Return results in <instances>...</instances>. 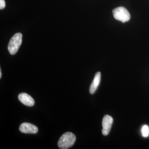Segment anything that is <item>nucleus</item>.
I'll return each instance as SVG.
<instances>
[{"instance_id": "1", "label": "nucleus", "mask_w": 149, "mask_h": 149, "mask_svg": "<svg viewBox=\"0 0 149 149\" xmlns=\"http://www.w3.org/2000/svg\"><path fill=\"white\" fill-rule=\"evenodd\" d=\"M76 141V136L71 132L64 133L60 138L58 145L60 149H67L72 146Z\"/></svg>"}, {"instance_id": "2", "label": "nucleus", "mask_w": 149, "mask_h": 149, "mask_svg": "<svg viewBox=\"0 0 149 149\" xmlns=\"http://www.w3.org/2000/svg\"><path fill=\"white\" fill-rule=\"evenodd\" d=\"M22 34L17 33L11 38L8 43V50L11 55H14L17 52L22 42Z\"/></svg>"}, {"instance_id": "3", "label": "nucleus", "mask_w": 149, "mask_h": 149, "mask_svg": "<svg viewBox=\"0 0 149 149\" xmlns=\"http://www.w3.org/2000/svg\"><path fill=\"white\" fill-rule=\"evenodd\" d=\"M112 13L115 19L123 23L130 19V13L127 10L123 7H119L115 8L113 10Z\"/></svg>"}, {"instance_id": "4", "label": "nucleus", "mask_w": 149, "mask_h": 149, "mask_svg": "<svg viewBox=\"0 0 149 149\" xmlns=\"http://www.w3.org/2000/svg\"><path fill=\"white\" fill-rule=\"evenodd\" d=\"M113 121V119L112 117L110 116L106 115L104 116L103 118L102 123L103 127L102 133L104 136H107L108 135L111 129Z\"/></svg>"}, {"instance_id": "5", "label": "nucleus", "mask_w": 149, "mask_h": 149, "mask_svg": "<svg viewBox=\"0 0 149 149\" xmlns=\"http://www.w3.org/2000/svg\"><path fill=\"white\" fill-rule=\"evenodd\" d=\"M19 130L22 133L31 134H35L38 131V128L36 125L28 123H22L19 126Z\"/></svg>"}, {"instance_id": "6", "label": "nucleus", "mask_w": 149, "mask_h": 149, "mask_svg": "<svg viewBox=\"0 0 149 149\" xmlns=\"http://www.w3.org/2000/svg\"><path fill=\"white\" fill-rule=\"evenodd\" d=\"M18 99L23 104L27 106H33L35 104L34 99L27 93H21L19 94L18 95Z\"/></svg>"}, {"instance_id": "7", "label": "nucleus", "mask_w": 149, "mask_h": 149, "mask_svg": "<svg viewBox=\"0 0 149 149\" xmlns=\"http://www.w3.org/2000/svg\"><path fill=\"white\" fill-rule=\"evenodd\" d=\"M101 80V72H97L95 74L94 80L90 86V93L91 94H94L99 86Z\"/></svg>"}, {"instance_id": "8", "label": "nucleus", "mask_w": 149, "mask_h": 149, "mask_svg": "<svg viewBox=\"0 0 149 149\" xmlns=\"http://www.w3.org/2000/svg\"><path fill=\"white\" fill-rule=\"evenodd\" d=\"M142 132L143 136L144 137H147L149 136V128L148 126L147 125H145L143 126L142 129Z\"/></svg>"}, {"instance_id": "9", "label": "nucleus", "mask_w": 149, "mask_h": 149, "mask_svg": "<svg viewBox=\"0 0 149 149\" xmlns=\"http://www.w3.org/2000/svg\"><path fill=\"white\" fill-rule=\"evenodd\" d=\"M6 6V2L4 0H0V9L4 8Z\"/></svg>"}, {"instance_id": "10", "label": "nucleus", "mask_w": 149, "mask_h": 149, "mask_svg": "<svg viewBox=\"0 0 149 149\" xmlns=\"http://www.w3.org/2000/svg\"><path fill=\"white\" fill-rule=\"evenodd\" d=\"M2 76V73H1V68H0V78H1Z\"/></svg>"}]
</instances>
